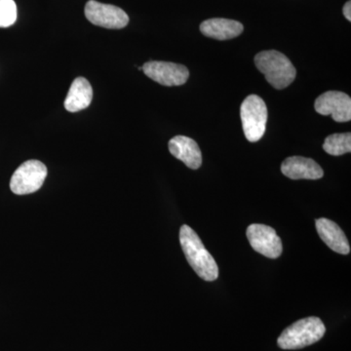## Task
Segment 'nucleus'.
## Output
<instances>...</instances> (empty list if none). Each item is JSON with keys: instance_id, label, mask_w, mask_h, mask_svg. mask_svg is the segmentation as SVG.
Wrapping results in <instances>:
<instances>
[{"instance_id": "obj_2", "label": "nucleus", "mask_w": 351, "mask_h": 351, "mask_svg": "<svg viewBox=\"0 0 351 351\" xmlns=\"http://www.w3.org/2000/svg\"><path fill=\"white\" fill-rule=\"evenodd\" d=\"M326 332L324 323L320 318L311 316L298 320L282 332L277 345L286 350H301L317 343Z\"/></svg>"}, {"instance_id": "obj_8", "label": "nucleus", "mask_w": 351, "mask_h": 351, "mask_svg": "<svg viewBox=\"0 0 351 351\" xmlns=\"http://www.w3.org/2000/svg\"><path fill=\"white\" fill-rule=\"evenodd\" d=\"M145 75L163 86H181L188 82L189 71L182 64L151 61L143 66Z\"/></svg>"}, {"instance_id": "obj_9", "label": "nucleus", "mask_w": 351, "mask_h": 351, "mask_svg": "<svg viewBox=\"0 0 351 351\" xmlns=\"http://www.w3.org/2000/svg\"><path fill=\"white\" fill-rule=\"evenodd\" d=\"M314 108L321 115H331L336 122H348L351 119V99L343 92H325L316 99Z\"/></svg>"}, {"instance_id": "obj_16", "label": "nucleus", "mask_w": 351, "mask_h": 351, "mask_svg": "<svg viewBox=\"0 0 351 351\" xmlns=\"http://www.w3.org/2000/svg\"><path fill=\"white\" fill-rule=\"evenodd\" d=\"M17 20V6L14 0H0V27H8Z\"/></svg>"}, {"instance_id": "obj_5", "label": "nucleus", "mask_w": 351, "mask_h": 351, "mask_svg": "<svg viewBox=\"0 0 351 351\" xmlns=\"http://www.w3.org/2000/svg\"><path fill=\"white\" fill-rule=\"evenodd\" d=\"M47 177V168L38 160L25 161L14 172L10 189L17 195L36 193Z\"/></svg>"}, {"instance_id": "obj_4", "label": "nucleus", "mask_w": 351, "mask_h": 351, "mask_svg": "<svg viewBox=\"0 0 351 351\" xmlns=\"http://www.w3.org/2000/svg\"><path fill=\"white\" fill-rule=\"evenodd\" d=\"M267 108L258 95H250L242 103L240 108L244 135L251 143L260 141L265 135L267 123Z\"/></svg>"}, {"instance_id": "obj_17", "label": "nucleus", "mask_w": 351, "mask_h": 351, "mask_svg": "<svg viewBox=\"0 0 351 351\" xmlns=\"http://www.w3.org/2000/svg\"><path fill=\"white\" fill-rule=\"evenodd\" d=\"M343 15H345V17L348 21H351V2L348 1L345 4V6H343Z\"/></svg>"}, {"instance_id": "obj_13", "label": "nucleus", "mask_w": 351, "mask_h": 351, "mask_svg": "<svg viewBox=\"0 0 351 351\" xmlns=\"http://www.w3.org/2000/svg\"><path fill=\"white\" fill-rule=\"evenodd\" d=\"M200 31L208 38L228 40L239 36L243 32L244 27L237 21L215 18L204 21L200 25Z\"/></svg>"}, {"instance_id": "obj_3", "label": "nucleus", "mask_w": 351, "mask_h": 351, "mask_svg": "<svg viewBox=\"0 0 351 351\" xmlns=\"http://www.w3.org/2000/svg\"><path fill=\"white\" fill-rule=\"evenodd\" d=\"M258 71L276 89L288 87L295 78L297 71L292 62L282 53L276 50L263 51L255 57Z\"/></svg>"}, {"instance_id": "obj_10", "label": "nucleus", "mask_w": 351, "mask_h": 351, "mask_svg": "<svg viewBox=\"0 0 351 351\" xmlns=\"http://www.w3.org/2000/svg\"><path fill=\"white\" fill-rule=\"evenodd\" d=\"M281 172L292 180H319L324 171L313 159L302 156L288 157L281 165Z\"/></svg>"}, {"instance_id": "obj_14", "label": "nucleus", "mask_w": 351, "mask_h": 351, "mask_svg": "<svg viewBox=\"0 0 351 351\" xmlns=\"http://www.w3.org/2000/svg\"><path fill=\"white\" fill-rule=\"evenodd\" d=\"M93 99V89L86 78L77 77L71 83L64 108L68 112H77L89 107Z\"/></svg>"}, {"instance_id": "obj_15", "label": "nucleus", "mask_w": 351, "mask_h": 351, "mask_svg": "<svg viewBox=\"0 0 351 351\" xmlns=\"http://www.w3.org/2000/svg\"><path fill=\"white\" fill-rule=\"evenodd\" d=\"M323 149L332 156H343L351 152V134L338 133L328 136Z\"/></svg>"}, {"instance_id": "obj_6", "label": "nucleus", "mask_w": 351, "mask_h": 351, "mask_svg": "<svg viewBox=\"0 0 351 351\" xmlns=\"http://www.w3.org/2000/svg\"><path fill=\"white\" fill-rule=\"evenodd\" d=\"M85 16L92 24L106 29H123L129 23L128 15L121 8L110 4L100 3L96 0H90L87 2L85 6Z\"/></svg>"}, {"instance_id": "obj_1", "label": "nucleus", "mask_w": 351, "mask_h": 351, "mask_svg": "<svg viewBox=\"0 0 351 351\" xmlns=\"http://www.w3.org/2000/svg\"><path fill=\"white\" fill-rule=\"evenodd\" d=\"M180 243L189 265L201 279L210 282L218 278L219 267L216 261L191 226H181Z\"/></svg>"}, {"instance_id": "obj_7", "label": "nucleus", "mask_w": 351, "mask_h": 351, "mask_svg": "<svg viewBox=\"0 0 351 351\" xmlns=\"http://www.w3.org/2000/svg\"><path fill=\"white\" fill-rule=\"evenodd\" d=\"M246 235L252 248L265 257L277 258L282 254V241L274 228L254 223L247 228Z\"/></svg>"}, {"instance_id": "obj_11", "label": "nucleus", "mask_w": 351, "mask_h": 351, "mask_svg": "<svg viewBox=\"0 0 351 351\" xmlns=\"http://www.w3.org/2000/svg\"><path fill=\"white\" fill-rule=\"evenodd\" d=\"M315 226L320 239L331 250L341 255L350 253V243L345 232L335 221L326 218L317 219Z\"/></svg>"}, {"instance_id": "obj_12", "label": "nucleus", "mask_w": 351, "mask_h": 351, "mask_svg": "<svg viewBox=\"0 0 351 351\" xmlns=\"http://www.w3.org/2000/svg\"><path fill=\"white\" fill-rule=\"evenodd\" d=\"M171 154L182 161L191 169L196 170L202 164V154L197 143L186 136H176L171 138L169 144Z\"/></svg>"}]
</instances>
